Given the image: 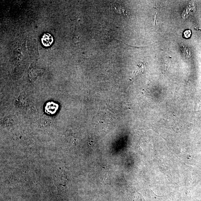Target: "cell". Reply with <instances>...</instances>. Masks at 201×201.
<instances>
[{"label":"cell","mask_w":201,"mask_h":201,"mask_svg":"<svg viewBox=\"0 0 201 201\" xmlns=\"http://www.w3.org/2000/svg\"><path fill=\"white\" fill-rule=\"evenodd\" d=\"M53 121L52 118L46 115H44L40 119L39 124L41 126H48L52 124Z\"/></svg>","instance_id":"obj_4"},{"label":"cell","mask_w":201,"mask_h":201,"mask_svg":"<svg viewBox=\"0 0 201 201\" xmlns=\"http://www.w3.org/2000/svg\"><path fill=\"white\" fill-rule=\"evenodd\" d=\"M111 6L112 10H114V11L116 12L119 14H123L125 15V10L122 8L121 5L116 3L112 2V4H111Z\"/></svg>","instance_id":"obj_5"},{"label":"cell","mask_w":201,"mask_h":201,"mask_svg":"<svg viewBox=\"0 0 201 201\" xmlns=\"http://www.w3.org/2000/svg\"><path fill=\"white\" fill-rule=\"evenodd\" d=\"M54 42V38L52 35L48 33H45L43 35L41 38V42L44 46L48 47L52 44Z\"/></svg>","instance_id":"obj_2"},{"label":"cell","mask_w":201,"mask_h":201,"mask_svg":"<svg viewBox=\"0 0 201 201\" xmlns=\"http://www.w3.org/2000/svg\"><path fill=\"white\" fill-rule=\"evenodd\" d=\"M81 41L80 38L79 37L77 36H75L74 37L73 39V41L74 43L75 44H78Z\"/></svg>","instance_id":"obj_8"},{"label":"cell","mask_w":201,"mask_h":201,"mask_svg":"<svg viewBox=\"0 0 201 201\" xmlns=\"http://www.w3.org/2000/svg\"><path fill=\"white\" fill-rule=\"evenodd\" d=\"M17 105L20 108H25L27 107L29 104V100L26 95H22L19 96L16 100Z\"/></svg>","instance_id":"obj_3"},{"label":"cell","mask_w":201,"mask_h":201,"mask_svg":"<svg viewBox=\"0 0 201 201\" xmlns=\"http://www.w3.org/2000/svg\"><path fill=\"white\" fill-rule=\"evenodd\" d=\"M191 35V32L190 30H187L184 32V35L186 38H189Z\"/></svg>","instance_id":"obj_9"},{"label":"cell","mask_w":201,"mask_h":201,"mask_svg":"<svg viewBox=\"0 0 201 201\" xmlns=\"http://www.w3.org/2000/svg\"><path fill=\"white\" fill-rule=\"evenodd\" d=\"M5 122V124H8V125H10V124L11 125H12L13 123L14 122V120L13 117H7L6 118L4 121V122Z\"/></svg>","instance_id":"obj_7"},{"label":"cell","mask_w":201,"mask_h":201,"mask_svg":"<svg viewBox=\"0 0 201 201\" xmlns=\"http://www.w3.org/2000/svg\"><path fill=\"white\" fill-rule=\"evenodd\" d=\"M39 73L37 70H36L34 69H32L29 72V78L32 80L34 79L37 78Z\"/></svg>","instance_id":"obj_6"},{"label":"cell","mask_w":201,"mask_h":201,"mask_svg":"<svg viewBox=\"0 0 201 201\" xmlns=\"http://www.w3.org/2000/svg\"><path fill=\"white\" fill-rule=\"evenodd\" d=\"M28 48L29 54L32 57L37 58L38 56V44L34 40L29 41L28 43Z\"/></svg>","instance_id":"obj_1"}]
</instances>
